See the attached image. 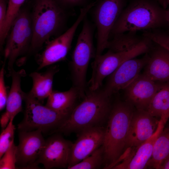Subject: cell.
I'll return each instance as SVG.
<instances>
[{"label": "cell", "mask_w": 169, "mask_h": 169, "mask_svg": "<svg viewBox=\"0 0 169 169\" xmlns=\"http://www.w3.org/2000/svg\"><path fill=\"white\" fill-rule=\"evenodd\" d=\"M59 69L56 66H53L44 73H31L29 76L32 79L33 85L28 93L41 102L48 98L53 91L54 76Z\"/></svg>", "instance_id": "ffe728a7"}, {"label": "cell", "mask_w": 169, "mask_h": 169, "mask_svg": "<svg viewBox=\"0 0 169 169\" xmlns=\"http://www.w3.org/2000/svg\"><path fill=\"white\" fill-rule=\"evenodd\" d=\"M63 8L64 7H72L81 4L85 0H56Z\"/></svg>", "instance_id": "1f68e13d"}, {"label": "cell", "mask_w": 169, "mask_h": 169, "mask_svg": "<svg viewBox=\"0 0 169 169\" xmlns=\"http://www.w3.org/2000/svg\"><path fill=\"white\" fill-rule=\"evenodd\" d=\"M152 45V41L144 37L141 43L129 50L116 52L109 50L104 54L95 57L92 64L91 77L88 82L90 91H94L100 89L104 79L122 64L141 54L148 53Z\"/></svg>", "instance_id": "52a82bcc"}, {"label": "cell", "mask_w": 169, "mask_h": 169, "mask_svg": "<svg viewBox=\"0 0 169 169\" xmlns=\"http://www.w3.org/2000/svg\"><path fill=\"white\" fill-rule=\"evenodd\" d=\"M168 6H169V4ZM167 20L169 27V7L168 10H167Z\"/></svg>", "instance_id": "e575fe53"}, {"label": "cell", "mask_w": 169, "mask_h": 169, "mask_svg": "<svg viewBox=\"0 0 169 169\" xmlns=\"http://www.w3.org/2000/svg\"><path fill=\"white\" fill-rule=\"evenodd\" d=\"M95 5L93 2L81 8L78 18L70 27L55 38L46 43L45 49L37 57L38 70L64 59L70 49L77 28Z\"/></svg>", "instance_id": "30bf717a"}, {"label": "cell", "mask_w": 169, "mask_h": 169, "mask_svg": "<svg viewBox=\"0 0 169 169\" xmlns=\"http://www.w3.org/2000/svg\"><path fill=\"white\" fill-rule=\"evenodd\" d=\"M163 84L140 74L124 90L125 101L137 110H146L152 99Z\"/></svg>", "instance_id": "e0dca14e"}, {"label": "cell", "mask_w": 169, "mask_h": 169, "mask_svg": "<svg viewBox=\"0 0 169 169\" xmlns=\"http://www.w3.org/2000/svg\"><path fill=\"white\" fill-rule=\"evenodd\" d=\"M164 125L160 120L154 134L139 146L125 149L112 169H143L147 168L156 140Z\"/></svg>", "instance_id": "5bb4252c"}, {"label": "cell", "mask_w": 169, "mask_h": 169, "mask_svg": "<svg viewBox=\"0 0 169 169\" xmlns=\"http://www.w3.org/2000/svg\"><path fill=\"white\" fill-rule=\"evenodd\" d=\"M159 169H169V158L161 165Z\"/></svg>", "instance_id": "836d02e7"}, {"label": "cell", "mask_w": 169, "mask_h": 169, "mask_svg": "<svg viewBox=\"0 0 169 169\" xmlns=\"http://www.w3.org/2000/svg\"><path fill=\"white\" fill-rule=\"evenodd\" d=\"M19 131L17 168H37V162L45 143L42 132L40 130Z\"/></svg>", "instance_id": "8fae6325"}, {"label": "cell", "mask_w": 169, "mask_h": 169, "mask_svg": "<svg viewBox=\"0 0 169 169\" xmlns=\"http://www.w3.org/2000/svg\"><path fill=\"white\" fill-rule=\"evenodd\" d=\"M166 23L167 10L155 0H131L121 12L110 35L157 29Z\"/></svg>", "instance_id": "7a4b0ae2"}, {"label": "cell", "mask_w": 169, "mask_h": 169, "mask_svg": "<svg viewBox=\"0 0 169 169\" xmlns=\"http://www.w3.org/2000/svg\"><path fill=\"white\" fill-rule=\"evenodd\" d=\"M105 128L103 126L89 128L78 132L76 140L71 149L67 168L91 154L104 142Z\"/></svg>", "instance_id": "2e32d148"}, {"label": "cell", "mask_w": 169, "mask_h": 169, "mask_svg": "<svg viewBox=\"0 0 169 169\" xmlns=\"http://www.w3.org/2000/svg\"><path fill=\"white\" fill-rule=\"evenodd\" d=\"M22 70L16 71L14 69L9 72L12 77L11 88L8 95L6 111L2 116L8 121L22 110V101L25 93L21 87V79L25 74Z\"/></svg>", "instance_id": "d6986e66"}, {"label": "cell", "mask_w": 169, "mask_h": 169, "mask_svg": "<svg viewBox=\"0 0 169 169\" xmlns=\"http://www.w3.org/2000/svg\"><path fill=\"white\" fill-rule=\"evenodd\" d=\"M11 119L6 127L3 129L0 135V158L14 141L15 127Z\"/></svg>", "instance_id": "4316f807"}, {"label": "cell", "mask_w": 169, "mask_h": 169, "mask_svg": "<svg viewBox=\"0 0 169 169\" xmlns=\"http://www.w3.org/2000/svg\"><path fill=\"white\" fill-rule=\"evenodd\" d=\"M169 158V128H163L156 140L147 167L159 169Z\"/></svg>", "instance_id": "603a6c76"}, {"label": "cell", "mask_w": 169, "mask_h": 169, "mask_svg": "<svg viewBox=\"0 0 169 169\" xmlns=\"http://www.w3.org/2000/svg\"><path fill=\"white\" fill-rule=\"evenodd\" d=\"M73 143L59 134L51 136L45 140L37 164H41L47 169L67 168Z\"/></svg>", "instance_id": "7c38bea8"}, {"label": "cell", "mask_w": 169, "mask_h": 169, "mask_svg": "<svg viewBox=\"0 0 169 169\" xmlns=\"http://www.w3.org/2000/svg\"><path fill=\"white\" fill-rule=\"evenodd\" d=\"M26 0H8L6 19L3 36L0 40L4 42L12 24L22 4Z\"/></svg>", "instance_id": "484cf974"}, {"label": "cell", "mask_w": 169, "mask_h": 169, "mask_svg": "<svg viewBox=\"0 0 169 169\" xmlns=\"http://www.w3.org/2000/svg\"><path fill=\"white\" fill-rule=\"evenodd\" d=\"M134 108L126 101H118L111 107L103 144L104 169H112L124 151Z\"/></svg>", "instance_id": "277c9868"}, {"label": "cell", "mask_w": 169, "mask_h": 169, "mask_svg": "<svg viewBox=\"0 0 169 169\" xmlns=\"http://www.w3.org/2000/svg\"><path fill=\"white\" fill-rule=\"evenodd\" d=\"M78 97V91L74 86L65 91H53L48 97L45 105L55 111L70 114Z\"/></svg>", "instance_id": "44dd1931"}, {"label": "cell", "mask_w": 169, "mask_h": 169, "mask_svg": "<svg viewBox=\"0 0 169 169\" xmlns=\"http://www.w3.org/2000/svg\"><path fill=\"white\" fill-rule=\"evenodd\" d=\"M147 53L142 58H134L126 61L109 75L103 89L105 93L111 96L124 90L135 79L148 61L149 55Z\"/></svg>", "instance_id": "4fadbf2b"}, {"label": "cell", "mask_w": 169, "mask_h": 169, "mask_svg": "<svg viewBox=\"0 0 169 169\" xmlns=\"http://www.w3.org/2000/svg\"><path fill=\"white\" fill-rule=\"evenodd\" d=\"M104 150L103 145L79 163L68 169H99L104 163Z\"/></svg>", "instance_id": "d4e9b609"}, {"label": "cell", "mask_w": 169, "mask_h": 169, "mask_svg": "<svg viewBox=\"0 0 169 169\" xmlns=\"http://www.w3.org/2000/svg\"><path fill=\"white\" fill-rule=\"evenodd\" d=\"M163 8L166 9L169 4V0H155Z\"/></svg>", "instance_id": "d6a6232c"}, {"label": "cell", "mask_w": 169, "mask_h": 169, "mask_svg": "<svg viewBox=\"0 0 169 169\" xmlns=\"http://www.w3.org/2000/svg\"><path fill=\"white\" fill-rule=\"evenodd\" d=\"M125 0H102L95 7L94 17L97 30L95 57L107 48L111 31L125 8Z\"/></svg>", "instance_id": "9c48e42d"}, {"label": "cell", "mask_w": 169, "mask_h": 169, "mask_svg": "<svg viewBox=\"0 0 169 169\" xmlns=\"http://www.w3.org/2000/svg\"><path fill=\"white\" fill-rule=\"evenodd\" d=\"M152 48L142 74L156 82H169V51L156 44Z\"/></svg>", "instance_id": "ac0fdd59"}, {"label": "cell", "mask_w": 169, "mask_h": 169, "mask_svg": "<svg viewBox=\"0 0 169 169\" xmlns=\"http://www.w3.org/2000/svg\"><path fill=\"white\" fill-rule=\"evenodd\" d=\"M84 19L83 25L73 51L71 63L74 86L77 90L79 97L85 95L87 70L91 59L95 55L93 44L94 27L87 18Z\"/></svg>", "instance_id": "8992f818"}, {"label": "cell", "mask_w": 169, "mask_h": 169, "mask_svg": "<svg viewBox=\"0 0 169 169\" xmlns=\"http://www.w3.org/2000/svg\"><path fill=\"white\" fill-rule=\"evenodd\" d=\"M111 96L103 89L90 91L75 107L66 120L53 132L69 134L90 127L102 126L108 117L111 106Z\"/></svg>", "instance_id": "6da1fadb"}, {"label": "cell", "mask_w": 169, "mask_h": 169, "mask_svg": "<svg viewBox=\"0 0 169 169\" xmlns=\"http://www.w3.org/2000/svg\"><path fill=\"white\" fill-rule=\"evenodd\" d=\"M33 35L30 12L26 9L20 10L13 21L6 39L4 55L8 61L9 72L20 56L28 54Z\"/></svg>", "instance_id": "ba28073f"}, {"label": "cell", "mask_w": 169, "mask_h": 169, "mask_svg": "<svg viewBox=\"0 0 169 169\" xmlns=\"http://www.w3.org/2000/svg\"><path fill=\"white\" fill-rule=\"evenodd\" d=\"M144 35L169 51V35L156 29L146 32Z\"/></svg>", "instance_id": "f1b7e54d"}, {"label": "cell", "mask_w": 169, "mask_h": 169, "mask_svg": "<svg viewBox=\"0 0 169 169\" xmlns=\"http://www.w3.org/2000/svg\"><path fill=\"white\" fill-rule=\"evenodd\" d=\"M24 100L25 103L24 116L18 125L19 131L40 130L43 133H53L70 115L43 105L28 93H25Z\"/></svg>", "instance_id": "5b68a950"}, {"label": "cell", "mask_w": 169, "mask_h": 169, "mask_svg": "<svg viewBox=\"0 0 169 169\" xmlns=\"http://www.w3.org/2000/svg\"><path fill=\"white\" fill-rule=\"evenodd\" d=\"M17 146L13 142L0 158V169H14L16 167Z\"/></svg>", "instance_id": "83f0119b"}, {"label": "cell", "mask_w": 169, "mask_h": 169, "mask_svg": "<svg viewBox=\"0 0 169 169\" xmlns=\"http://www.w3.org/2000/svg\"><path fill=\"white\" fill-rule=\"evenodd\" d=\"M30 15L33 35L28 54L36 53L50 38L59 34L67 18L64 8L56 0H35Z\"/></svg>", "instance_id": "3957f363"}, {"label": "cell", "mask_w": 169, "mask_h": 169, "mask_svg": "<svg viewBox=\"0 0 169 169\" xmlns=\"http://www.w3.org/2000/svg\"><path fill=\"white\" fill-rule=\"evenodd\" d=\"M155 118L146 110L136 109L134 111L130 125L125 150L139 146L154 134L159 121Z\"/></svg>", "instance_id": "9a60e30c"}, {"label": "cell", "mask_w": 169, "mask_h": 169, "mask_svg": "<svg viewBox=\"0 0 169 169\" xmlns=\"http://www.w3.org/2000/svg\"><path fill=\"white\" fill-rule=\"evenodd\" d=\"M4 64L0 71V110L2 111L6 106L8 95L4 81Z\"/></svg>", "instance_id": "f546056e"}, {"label": "cell", "mask_w": 169, "mask_h": 169, "mask_svg": "<svg viewBox=\"0 0 169 169\" xmlns=\"http://www.w3.org/2000/svg\"><path fill=\"white\" fill-rule=\"evenodd\" d=\"M113 36V38L109 40L107 49L116 52L131 49L141 43L144 38L133 32L118 34Z\"/></svg>", "instance_id": "cb8c5ba5"}, {"label": "cell", "mask_w": 169, "mask_h": 169, "mask_svg": "<svg viewBox=\"0 0 169 169\" xmlns=\"http://www.w3.org/2000/svg\"><path fill=\"white\" fill-rule=\"evenodd\" d=\"M8 3L7 0H0V39L4 31L6 19Z\"/></svg>", "instance_id": "4dcf8cb0"}, {"label": "cell", "mask_w": 169, "mask_h": 169, "mask_svg": "<svg viewBox=\"0 0 169 169\" xmlns=\"http://www.w3.org/2000/svg\"><path fill=\"white\" fill-rule=\"evenodd\" d=\"M146 110L152 116L160 117L165 124L169 118V82L163 83L152 99Z\"/></svg>", "instance_id": "7402d4cb"}]
</instances>
